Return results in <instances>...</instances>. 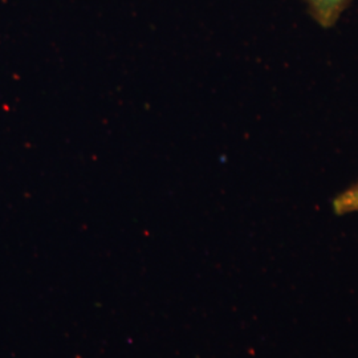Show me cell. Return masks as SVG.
Returning a JSON list of instances; mask_svg holds the SVG:
<instances>
[{
    "label": "cell",
    "instance_id": "cell-1",
    "mask_svg": "<svg viewBox=\"0 0 358 358\" xmlns=\"http://www.w3.org/2000/svg\"><path fill=\"white\" fill-rule=\"evenodd\" d=\"M310 16L322 28L336 26L352 0H304Z\"/></svg>",
    "mask_w": 358,
    "mask_h": 358
},
{
    "label": "cell",
    "instance_id": "cell-2",
    "mask_svg": "<svg viewBox=\"0 0 358 358\" xmlns=\"http://www.w3.org/2000/svg\"><path fill=\"white\" fill-rule=\"evenodd\" d=\"M332 210L336 215L358 213V180L333 199Z\"/></svg>",
    "mask_w": 358,
    "mask_h": 358
}]
</instances>
